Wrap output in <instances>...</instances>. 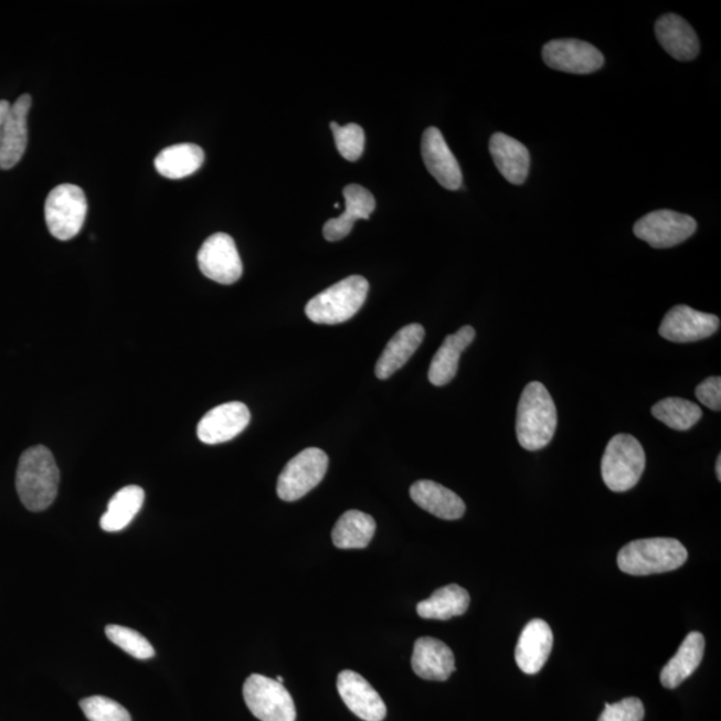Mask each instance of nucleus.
Masks as SVG:
<instances>
[{"label":"nucleus","mask_w":721,"mask_h":721,"mask_svg":"<svg viewBox=\"0 0 721 721\" xmlns=\"http://www.w3.org/2000/svg\"><path fill=\"white\" fill-rule=\"evenodd\" d=\"M79 706L91 721H131L126 708L105 697L83 699Z\"/></svg>","instance_id":"33"},{"label":"nucleus","mask_w":721,"mask_h":721,"mask_svg":"<svg viewBox=\"0 0 721 721\" xmlns=\"http://www.w3.org/2000/svg\"><path fill=\"white\" fill-rule=\"evenodd\" d=\"M719 328V317L678 305L667 312L659 333L668 341L686 343L704 340L717 333Z\"/></svg>","instance_id":"12"},{"label":"nucleus","mask_w":721,"mask_h":721,"mask_svg":"<svg viewBox=\"0 0 721 721\" xmlns=\"http://www.w3.org/2000/svg\"><path fill=\"white\" fill-rule=\"evenodd\" d=\"M646 469V452L639 439L630 435H616L605 448L602 475L612 492H627L640 481Z\"/></svg>","instance_id":"5"},{"label":"nucleus","mask_w":721,"mask_h":721,"mask_svg":"<svg viewBox=\"0 0 721 721\" xmlns=\"http://www.w3.org/2000/svg\"><path fill=\"white\" fill-rule=\"evenodd\" d=\"M329 467L327 453L308 448L286 464L277 484L280 500L291 502L303 499L324 480Z\"/></svg>","instance_id":"8"},{"label":"nucleus","mask_w":721,"mask_h":721,"mask_svg":"<svg viewBox=\"0 0 721 721\" xmlns=\"http://www.w3.org/2000/svg\"><path fill=\"white\" fill-rule=\"evenodd\" d=\"M369 283L361 276L340 280L320 295L311 298L305 312L309 320L321 325L347 322L360 311L365 304Z\"/></svg>","instance_id":"4"},{"label":"nucleus","mask_w":721,"mask_h":721,"mask_svg":"<svg viewBox=\"0 0 721 721\" xmlns=\"http://www.w3.org/2000/svg\"><path fill=\"white\" fill-rule=\"evenodd\" d=\"M688 552L676 539H644L629 542L617 556L618 570L632 576L666 573L686 564Z\"/></svg>","instance_id":"3"},{"label":"nucleus","mask_w":721,"mask_h":721,"mask_svg":"<svg viewBox=\"0 0 721 721\" xmlns=\"http://www.w3.org/2000/svg\"><path fill=\"white\" fill-rule=\"evenodd\" d=\"M330 129L335 134L337 150L347 161L356 162L361 158L365 148V132L361 126L356 124L340 126L331 123Z\"/></svg>","instance_id":"32"},{"label":"nucleus","mask_w":721,"mask_h":721,"mask_svg":"<svg viewBox=\"0 0 721 721\" xmlns=\"http://www.w3.org/2000/svg\"><path fill=\"white\" fill-rule=\"evenodd\" d=\"M553 647V634L548 624L541 618H534L522 629L516 647V662L527 675L539 674L545 666Z\"/></svg>","instance_id":"17"},{"label":"nucleus","mask_w":721,"mask_h":721,"mask_svg":"<svg viewBox=\"0 0 721 721\" xmlns=\"http://www.w3.org/2000/svg\"><path fill=\"white\" fill-rule=\"evenodd\" d=\"M29 94L22 95L11 105L8 118L0 134V169L10 170L21 162L28 149V117L31 108Z\"/></svg>","instance_id":"16"},{"label":"nucleus","mask_w":721,"mask_h":721,"mask_svg":"<svg viewBox=\"0 0 721 721\" xmlns=\"http://www.w3.org/2000/svg\"><path fill=\"white\" fill-rule=\"evenodd\" d=\"M145 502V490L138 485H129L118 490L108 502L106 513L102 516L100 528L106 532H119L130 526Z\"/></svg>","instance_id":"28"},{"label":"nucleus","mask_w":721,"mask_h":721,"mask_svg":"<svg viewBox=\"0 0 721 721\" xmlns=\"http://www.w3.org/2000/svg\"><path fill=\"white\" fill-rule=\"evenodd\" d=\"M248 710L261 721H296L295 700L283 682L254 674L244 685Z\"/></svg>","instance_id":"7"},{"label":"nucleus","mask_w":721,"mask_h":721,"mask_svg":"<svg viewBox=\"0 0 721 721\" xmlns=\"http://www.w3.org/2000/svg\"><path fill=\"white\" fill-rule=\"evenodd\" d=\"M646 710L640 699L627 698L615 704H605L597 721H643Z\"/></svg>","instance_id":"34"},{"label":"nucleus","mask_w":721,"mask_h":721,"mask_svg":"<svg viewBox=\"0 0 721 721\" xmlns=\"http://www.w3.org/2000/svg\"><path fill=\"white\" fill-rule=\"evenodd\" d=\"M86 215L87 200L79 187L65 183L50 191L44 216L53 237L60 241L73 240L81 232Z\"/></svg>","instance_id":"6"},{"label":"nucleus","mask_w":721,"mask_h":721,"mask_svg":"<svg viewBox=\"0 0 721 721\" xmlns=\"http://www.w3.org/2000/svg\"><path fill=\"white\" fill-rule=\"evenodd\" d=\"M337 689L343 703L356 717L365 721H382L386 718L384 700L361 675L342 671L338 675Z\"/></svg>","instance_id":"15"},{"label":"nucleus","mask_w":721,"mask_h":721,"mask_svg":"<svg viewBox=\"0 0 721 721\" xmlns=\"http://www.w3.org/2000/svg\"><path fill=\"white\" fill-rule=\"evenodd\" d=\"M556 430L558 410L552 395L541 382H531L522 391L517 407V439L527 450H540L550 445Z\"/></svg>","instance_id":"2"},{"label":"nucleus","mask_w":721,"mask_h":721,"mask_svg":"<svg viewBox=\"0 0 721 721\" xmlns=\"http://www.w3.org/2000/svg\"><path fill=\"white\" fill-rule=\"evenodd\" d=\"M697 397L701 404L710 407L711 411L721 410V379L710 378L701 382L697 388Z\"/></svg>","instance_id":"35"},{"label":"nucleus","mask_w":721,"mask_h":721,"mask_svg":"<svg viewBox=\"0 0 721 721\" xmlns=\"http://www.w3.org/2000/svg\"><path fill=\"white\" fill-rule=\"evenodd\" d=\"M470 596L468 591L457 584H450L437 590L430 598L418 603L417 614L430 621H449L462 616L468 611Z\"/></svg>","instance_id":"27"},{"label":"nucleus","mask_w":721,"mask_h":721,"mask_svg":"<svg viewBox=\"0 0 721 721\" xmlns=\"http://www.w3.org/2000/svg\"><path fill=\"white\" fill-rule=\"evenodd\" d=\"M375 533V521L372 516L360 510H348L333 529L335 545L340 550H361L367 548Z\"/></svg>","instance_id":"29"},{"label":"nucleus","mask_w":721,"mask_h":721,"mask_svg":"<svg viewBox=\"0 0 721 721\" xmlns=\"http://www.w3.org/2000/svg\"><path fill=\"white\" fill-rule=\"evenodd\" d=\"M276 680H277L278 682H283V681H284L283 676H278V678H277Z\"/></svg>","instance_id":"38"},{"label":"nucleus","mask_w":721,"mask_h":721,"mask_svg":"<svg viewBox=\"0 0 721 721\" xmlns=\"http://www.w3.org/2000/svg\"><path fill=\"white\" fill-rule=\"evenodd\" d=\"M411 497L420 508L443 520H458L465 513L462 497L435 481L421 480L411 488Z\"/></svg>","instance_id":"23"},{"label":"nucleus","mask_w":721,"mask_h":721,"mask_svg":"<svg viewBox=\"0 0 721 721\" xmlns=\"http://www.w3.org/2000/svg\"><path fill=\"white\" fill-rule=\"evenodd\" d=\"M251 423V411L242 402H226L208 412L197 427L198 438L203 444L216 445L230 442L241 435Z\"/></svg>","instance_id":"13"},{"label":"nucleus","mask_w":721,"mask_h":721,"mask_svg":"<svg viewBox=\"0 0 721 721\" xmlns=\"http://www.w3.org/2000/svg\"><path fill=\"white\" fill-rule=\"evenodd\" d=\"M421 152L427 171L443 188L455 191L463 187L462 169L437 127L425 130Z\"/></svg>","instance_id":"14"},{"label":"nucleus","mask_w":721,"mask_h":721,"mask_svg":"<svg viewBox=\"0 0 721 721\" xmlns=\"http://www.w3.org/2000/svg\"><path fill=\"white\" fill-rule=\"evenodd\" d=\"M106 636L115 646L138 660H149L156 655L155 648L146 637L137 630L123 627V625H107Z\"/></svg>","instance_id":"31"},{"label":"nucleus","mask_w":721,"mask_h":721,"mask_svg":"<svg viewBox=\"0 0 721 721\" xmlns=\"http://www.w3.org/2000/svg\"><path fill=\"white\" fill-rule=\"evenodd\" d=\"M489 151L497 169L508 182L519 187L527 181L531 169V155L519 140L507 134L496 132L490 138Z\"/></svg>","instance_id":"21"},{"label":"nucleus","mask_w":721,"mask_h":721,"mask_svg":"<svg viewBox=\"0 0 721 721\" xmlns=\"http://www.w3.org/2000/svg\"><path fill=\"white\" fill-rule=\"evenodd\" d=\"M60 478L53 453L46 446H33L19 459L15 481L19 499L31 512L46 510L56 499Z\"/></svg>","instance_id":"1"},{"label":"nucleus","mask_w":721,"mask_h":721,"mask_svg":"<svg viewBox=\"0 0 721 721\" xmlns=\"http://www.w3.org/2000/svg\"><path fill=\"white\" fill-rule=\"evenodd\" d=\"M198 266L203 276L222 285L237 283L244 272L237 245L226 233H216L203 242L198 252Z\"/></svg>","instance_id":"10"},{"label":"nucleus","mask_w":721,"mask_h":721,"mask_svg":"<svg viewBox=\"0 0 721 721\" xmlns=\"http://www.w3.org/2000/svg\"><path fill=\"white\" fill-rule=\"evenodd\" d=\"M452 649L442 640L421 637L414 644L412 668L421 679L445 681L455 672L456 662Z\"/></svg>","instance_id":"18"},{"label":"nucleus","mask_w":721,"mask_h":721,"mask_svg":"<svg viewBox=\"0 0 721 721\" xmlns=\"http://www.w3.org/2000/svg\"><path fill=\"white\" fill-rule=\"evenodd\" d=\"M542 60L553 70L570 74H592L604 66V55L591 43L556 40L542 49Z\"/></svg>","instance_id":"11"},{"label":"nucleus","mask_w":721,"mask_h":721,"mask_svg":"<svg viewBox=\"0 0 721 721\" xmlns=\"http://www.w3.org/2000/svg\"><path fill=\"white\" fill-rule=\"evenodd\" d=\"M344 212L329 220L324 226V237L330 242L341 241L352 232L357 220H368L374 212L375 200L361 184H349L343 189Z\"/></svg>","instance_id":"19"},{"label":"nucleus","mask_w":721,"mask_h":721,"mask_svg":"<svg viewBox=\"0 0 721 721\" xmlns=\"http://www.w3.org/2000/svg\"><path fill=\"white\" fill-rule=\"evenodd\" d=\"M717 475L719 481H721V456L718 457V462H717Z\"/></svg>","instance_id":"37"},{"label":"nucleus","mask_w":721,"mask_h":721,"mask_svg":"<svg viewBox=\"0 0 721 721\" xmlns=\"http://www.w3.org/2000/svg\"><path fill=\"white\" fill-rule=\"evenodd\" d=\"M654 417L674 431L685 432L697 425L703 412L695 402L671 397L657 402L653 407Z\"/></svg>","instance_id":"30"},{"label":"nucleus","mask_w":721,"mask_h":721,"mask_svg":"<svg viewBox=\"0 0 721 721\" xmlns=\"http://www.w3.org/2000/svg\"><path fill=\"white\" fill-rule=\"evenodd\" d=\"M205 161V152L194 144L172 145L156 158V169L169 180H182L193 176Z\"/></svg>","instance_id":"26"},{"label":"nucleus","mask_w":721,"mask_h":721,"mask_svg":"<svg viewBox=\"0 0 721 721\" xmlns=\"http://www.w3.org/2000/svg\"><path fill=\"white\" fill-rule=\"evenodd\" d=\"M706 639L700 632H691L672 657L662 668L660 681L668 689L678 688L692 676L704 657Z\"/></svg>","instance_id":"25"},{"label":"nucleus","mask_w":721,"mask_h":721,"mask_svg":"<svg viewBox=\"0 0 721 721\" xmlns=\"http://www.w3.org/2000/svg\"><path fill=\"white\" fill-rule=\"evenodd\" d=\"M697 229L698 223L691 215L672 210H656L635 223L634 233L637 238L655 248H667L691 238Z\"/></svg>","instance_id":"9"},{"label":"nucleus","mask_w":721,"mask_h":721,"mask_svg":"<svg viewBox=\"0 0 721 721\" xmlns=\"http://www.w3.org/2000/svg\"><path fill=\"white\" fill-rule=\"evenodd\" d=\"M11 104L9 100H0V134H2L6 118H8Z\"/></svg>","instance_id":"36"},{"label":"nucleus","mask_w":721,"mask_h":721,"mask_svg":"<svg viewBox=\"0 0 721 721\" xmlns=\"http://www.w3.org/2000/svg\"><path fill=\"white\" fill-rule=\"evenodd\" d=\"M424 338L425 329L420 324L407 325V327L399 330L392 340L388 342L378 365H375L378 379L388 380L404 367L411 360V357L417 352Z\"/></svg>","instance_id":"22"},{"label":"nucleus","mask_w":721,"mask_h":721,"mask_svg":"<svg viewBox=\"0 0 721 721\" xmlns=\"http://www.w3.org/2000/svg\"><path fill=\"white\" fill-rule=\"evenodd\" d=\"M475 337L474 328L464 327L457 333L445 338L442 348L433 357L430 374H427L433 385L444 386L456 378L459 357L474 342Z\"/></svg>","instance_id":"24"},{"label":"nucleus","mask_w":721,"mask_h":721,"mask_svg":"<svg viewBox=\"0 0 721 721\" xmlns=\"http://www.w3.org/2000/svg\"><path fill=\"white\" fill-rule=\"evenodd\" d=\"M655 33L662 49L675 60L688 62L699 55V38L686 19L675 14L662 15L656 22Z\"/></svg>","instance_id":"20"}]
</instances>
